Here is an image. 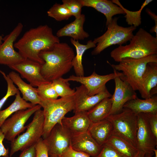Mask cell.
Returning a JSON list of instances; mask_svg holds the SVG:
<instances>
[{"mask_svg": "<svg viewBox=\"0 0 157 157\" xmlns=\"http://www.w3.org/2000/svg\"><path fill=\"white\" fill-rule=\"evenodd\" d=\"M59 42V38L53 34L52 29L45 24L27 31L14 43V47L24 58L42 65L44 61L39 56L40 52L51 49Z\"/></svg>", "mask_w": 157, "mask_h": 157, "instance_id": "cell-1", "label": "cell"}, {"mask_svg": "<svg viewBox=\"0 0 157 157\" xmlns=\"http://www.w3.org/2000/svg\"><path fill=\"white\" fill-rule=\"evenodd\" d=\"M75 56L72 48L64 42L57 43L51 49L41 51L39 56L44 61L41 65V75L49 82L62 77L72 67Z\"/></svg>", "mask_w": 157, "mask_h": 157, "instance_id": "cell-2", "label": "cell"}, {"mask_svg": "<svg viewBox=\"0 0 157 157\" xmlns=\"http://www.w3.org/2000/svg\"><path fill=\"white\" fill-rule=\"evenodd\" d=\"M129 44L119 45L110 53L111 57L119 62L125 58H140L157 54V38L140 28L129 41Z\"/></svg>", "mask_w": 157, "mask_h": 157, "instance_id": "cell-3", "label": "cell"}, {"mask_svg": "<svg viewBox=\"0 0 157 157\" xmlns=\"http://www.w3.org/2000/svg\"><path fill=\"white\" fill-rule=\"evenodd\" d=\"M40 106L43 108L44 117L42 136L44 139L55 125L57 124H62V121L67 113L74 110V95L55 99H41Z\"/></svg>", "mask_w": 157, "mask_h": 157, "instance_id": "cell-4", "label": "cell"}, {"mask_svg": "<svg viewBox=\"0 0 157 157\" xmlns=\"http://www.w3.org/2000/svg\"><path fill=\"white\" fill-rule=\"evenodd\" d=\"M151 62H157V54L138 59L125 58L118 64H110L113 69L122 72L119 77L136 91L139 90L147 64Z\"/></svg>", "mask_w": 157, "mask_h": 157, "instance_id": "cell-5", "label": "cell"}, {"mask_svg": "<svg viewBox=\"0 0 157 157\" xmlns=\"http://www.w3.org/2000/svg\"><path fill=\"white\" fill-rule=\"evenodd\" d=\"M118 19L116 17L113 18L111 23L107 26V29L105 32L94 39L93 41L96 47L91 52L92 55H98L113 45H122L131 39L136 27L133 26L128 27L120 26L117 24Z\"/></svg>", "mask_w": 157, "mask_h": 157, "instance_id": "cell-6", "label": "cell"}, {"mask_svg": "<svg viewBox=\"0 0 157 157\" xmlns=\"http://www.w3.org/2000/svg\"><path fill=\"white\" fill-rule=\"evenodd\" d=\"M107 119L113 125V134L119 136L137 148V114L124 108L120 113L109 115Z\"/></svg>", "mask_w": 157, "mask_h": 157, "instance_id": "cell-7", "label": "cell"}, {"mask_svg": "<svg viewBox=\"0 0 157 157\" xmlns=\"http://www.w3.org/2000/svg\"><path fill=\"white\" fill-rule=\"evenodd\" d=\"M44 117L41 108L34 113L31 122L27 125L26 131L11 142L9 157L19 151H23L35 145L42 138L43 133Z\"/></svg>", "mask_w": 157, "mask_h": 157, "instance_id": "cell-8", "label": "cell"}, {"mask_svg": "<svg viewBox=\"0 0 157 157\" xmlns=\"http://www.w3.org/2000/svg\"><path fill=\"white\" fill-rule=\"evenodd\" d=\"M40 105L25 110H18L3 122L0 127L5 139L12 142L27 128L25 124L30 117L38 109L41 108Z\"/></svg>", "mask_w": 157, "mask_h": 157, "instance_id": "cell-9", "label": "cell"}, {"mask_svg": "<svg viewBox=\"0 0 157 157\" xmlns=\"http://www.w3.org/2000/svg\"><path fill=\"white\" fill-rule=\"evenodd\" d=\"M23 24L19 22L13 30L5 36L0 44V64L8 66L18 63L25 60L14 48V42L21 33Z\"/></svg>", "mask_w": 157, "mask_h": 157, "instance_id": "cell-10", "label": "cell"}, {"mask_svg": "<svg viewBox=\"0 0 157 157\" xmlns=\"http://www.w3.org/2000/svg\"><path fill=\"white\" fill-rule=\"evenodd\" d=\"M72 137L71 133L62 123L56 124L43 139L48 147L49 155H61L71 146Z\"/></svg>", "mask_w": 157, "mask_h": 157, "instance_id": "cell-11", "label": "cell"}, {"mask_svg": "<svg viewBox=\"0 0 157 157\" xmlns=\"http://www.w3.org/2000/svg\"><path fill=\"white\" fill-rule=\"evenodd\" d=\"M113 70V73L106 75H100L94 71L89 76H78L72 75L66 79L68 81H76L81 83L86 89L88 94L92 96L106 89V84L107 82L121 76V72L114 69Z\"/></svg>", "mask_w": 157, "mask_h": 157, "instance_id": "cell-12", "label": "cell"}, {"mask_svg": "<svg viewBox=\"0 0 157 157\" xmlns=\"http://www.w3.org/2000/svg\"><path fill=\"white\" fill-rule=\"evenodd\" d=\"M137 116V149L145 154L154 155V150L157 144V138L151 129L146 114L139 113Z\"/></svg>", "mask_w": 157, "mask_h": 157, "instance_id": "cell-13", "label": "cell"}, {"mask_svg": "<svg viewBox=\"0 0 157 157\" xmlns=\"http://www.w3.org/2000/svg\"><path fill=\"white\" fill-rule=\"evenodd\" d=\"M114 80L115 89L114 93L111 97L112 106L109 115L120 113L126 102L137 97L135 91L129 84L121 79L119 76L116 77Z\"/></svg>", "mask_w": 157, "mask_h": 157, "instance_id": "cell-14", "label": "cell"}, {"mask_svg": "<svg viewBox=\"0 0 157 157\" xmlns=\"http://www.w3.org/2000/svg\"><path fill=\"white\" fill-rule=\"evenodd\" d=\"M41 65L35 61L26 59L15 64L8 66L11 69L20 74L34 87H38L51 82L46 80L40 72Z\"/></svg>", "mask_w": 157, "mask_h": 157, "instance_id": "cell-15", "label": "cell"}, {"mask_svg": "<svg viewBox=\"0 0 157 157\" xmlns=\"http://www.w3.org/2000/svg\"><path fill=\"white\" fill-rule=\"evenodd\" d=\"M112 96L107 88L97 94L88 95L85 88L81 85L76 88L75 106L73 112L76 113L81 111H88L103 99L111 97Z\"/></svg>", "mask_w": 157, "mask_h": 157, "instance_id": "cell-16", "label": "cell"}, {"mask_svg": "<svg viewBox=\"0 0 157 157\" xmlns=\"http://www.w3.org/2000/svg\"><path fill=\"white\" fill-rule=\"evenodd\" d=\"M71 146L74 149L83 152L93 157H96L98 155L102 147L94 139L88 131L72 135Z\"/></svg>", "mask_w": 157, "mask_h": 157, "instance_id": "cell-17", "label": "cell"}, {"mask_svg": "<svg viewBox=\"0 0 157 157\" xmlns=\"http://www.w3.org/2000/svg\"><path fill=\"white\" fill-rule=\"evenodd\" d=\"M83 6L91 7L103 14L106 18L107 26L112 21L113 17L117 14H125L119 6L108 0H80Z\"/></svg>", "mask_w": 157, "mask_h": 157, "instance_id": "cell-18", "label": "cell"}, {"mask_svg": "<svg viewBox=\"0 0 157 157\" xmlns=\"http://www.w3.org/2000/svg\"><path fill=\"white\" fill-rule=\"evenodd\" d=\"M61 122L72 135L87 131L92 123L88 116L87 111L76 113L71 117H65Z\"/></svg>", "mask_w": 157, "mask_h": 157, "instance_id": "cell-19", "label": "cell"}, {"mask_svg": "<svg viewBox=\"0 0 157 157\" xmlns=\"http://www.w3.org/2000/svg\"><path fill=\"white\" fill-rule=\"evenodd\" d=\"M85 20V16L82 14L80 17L75 18L73 22L67 24L57 31L56 36L58 38L68 36L78 41L88 38L89 35L84 31L83 25Z\"/></svg>", "mask_w": 157, "mask_h": 157, "instance_id": "cell-20", "label": "cell"}, {"mask_svg": "<svg viewBox=\"0 0 157 157\" xmlns=\"http://www.w3.org/2000/svg\"><path fill=\"white\" fill-rule=\"evenodd\" d=\"M157 62L148 63L142 76L138 90L144 99L151 98L150 92L157 87Z\"/></svg>", "mask_w": 157, "mask_h": 157, "instance_id": "cell-21", "label": "cell"}, {"mask_svg": "<svg viewBox=\"0 0 157 157\" xmlns=\"http://www.w3.org/2000/svg\"><path fill=\"white\" fill-rule=\"evenodd\" d=\"M8 75L14 84L17 86L24 100L29 101L34 105L38 104L40 105L41 99L38 94L37 88H34L30 84L25 82L19 74L14 71L9 72Z\"/></svg>", "mask_w": 157, "mask_h": 157, "instance_id": "cell-22", "label": "cell"}, {"mask_svg": "<svg viewBox=\"0 0 157 157\" xmlns=\"http://www.w3.org/2000/svg\"><path fill=\"white\" fill-rule=\"evenodd\" d=\"M113 130L112 123L106 119L92 123L88 131L94 139L102 146L113 134Z\"/></svg>", "mask_w": 157, "mask_h": 157, "instance_id": "cell-23", "label": "cell"}, {"mask_svg": "<svg viewBox=\"0 0 157 157\" xmlns=\"http://www.w3.org/2000/svg\"><path fill=\"white\" fill-rule=\"evenodd\" d=\"M124 108L129 109L138 115L140 113H157V97L141 99L137 97L126 102Z\"/></svg>", "mask_w": 157, "mask_h": 157, "instance_id": "cell-24", "label": "cell"}, {"mask_svg": "<svg viewBox=\"0 0 157 157\" xmlns=\"http://www.w3.org/2000/svg\"><path fill=\"white\" fill-rule=\"evenodd\" d=\"M71 43L75 47L76 55L72 61V66L76 76H84V70L82 63V57L85 51L87 50L94 48L96 44L91 40H89L85 44H81L78 41L70 39Z\"/></svg>", "mask_w": 157, "mask_h": 157, "instance_id": "cell-25", "label": "cell"}, {"mask_svg": "<svg viewBox=\"0 0 157 157\" xmlns=\"http://www.w3.org/2000/svg\"><path fill=\"white\" fill-rule=\"evenodd\" d=\"M105 144L114 149L124 157H134L139 151L125 140L114 134L110 136Z\"/></svg>", "mask_w": 157, "mask_h": 157, "instance_id": "cell-26", "label": "cell"}, {"mask_svg": "<svg viewBox=\"0 0 157 157\" xmlns=\"http://www.w3.org/2000/svg\"><path fill=\"white\" fill-rule=\"evenodd\" d=\"M111 106V98H104L87 111L88 116L92 123L106 119L109 115Z\"/></svg>", "mask_w": 157, "mask_h": 157, "instance_id": "cell-27", "label": "cell"}, {"mask_svg": "<svg viewBox=\"0 0 157 157\" xmlns=\"http://www.w3.org/2000/svg\"><path fill=\"white\" fill-rule=\"evenodd\" d=\"M13 102L5 109L0 110V127L5 121L12 114L21 110H25L35 105L24 100L21 96L19 91L16 94Z\"/></svg>", "mask_w": 157, "mask_h": 157, "instance_id": "cell-28", "label": "cell"}, {"mask_svg": "<svg viewBox=\"0 0 157 157\" xmlns=\"http://www.w3.org/2000/svg\"><path fill=\"white\" fill-rule=\"evenodd\" d=\"M152 0H146L143 3L140 9L136 11H131L124 8L118 0H112V2L121 7L125 13L124 17L127 24L135 27L139 26L141 23V13L143 8Z\"/></svg>", "mask_w": 157, "mask_h": 157, "instance_id": "cell-29", "label": "cell"}, {"mask_svg": "<svg viewBox=\"0 0 157 157\" xmlns=\"http://www.w3.org/2000/svg\"><path fill=\"white\" fill-rule=\"evenodd\" d=\"M53 87L58 96L64 97L74 95L75 89H72L66 78L62 77L54 80L51 81Z\"/></svg>", "mask_w": 157, "mask_h": 157, "instance_id": "cell-30", "label": "cell"}, {"mask_svg": "<svg viewBox=\"0 0 157 157\" xmlns=\"http://www.w3.org/2000/svg\"><path fill=\"white\" fill-rule=\"evenodd\" d=\"M48 16L58 21L67 20L71 16L69 10L62 4L56 3L47 11Z\"/></svg>", "mask_w": 157, "mask_h": 157, "instance_id": "cell-31", "label": "cell"}, {"mask_svg": "<svg viewBox=\"0 0 157 157\" xmlns=\"http://www.w3.org/2000/svg\"><path fill=\"white\" fill-rule=\"evenodd\" d=\"M38 94L41 99H58L59 97L56 92L51 82L41 85L37 88Z\"/></svg>", "mask_w": 157, "mask_h": 157, "instance_id": "cell-32", "label": "cell"}, {"mask_svg": "<svg viewBox=\"0 0 157 157\" xmlns=\"http://www.w3.org/2000/svg\"><path fill=\"white\" fill-rule=\"evenodd\" d=\"M62 4L69 10L75 18L80 17L83 6L80 0H63Z\"/></svg>", "mask_w": 157, "mask_h": 157, "instance_id": "cell-33", "label": "cell"}, {"mask_svg": "<svg viewBox=\"0 0 157 157\" xmlns=\"http://www.w3.org/2000/svg\"><path fill=\"white\" fill-rule=\"evenodd\" d=\"M0 72L2 74L7 84V89L5 96L0 100V110L6 102L7 99L10 97L15 95L19 91L14 85V83L10 78L8 75H6L5 73L0 70Z\"/></svg>", "mask_w": 157, "mask_h": 157, "instance_id": "cell-34", "label": "cell"}, {"mask_svg": "<svg viewBox=\"0 0 157 157\" xmlns=\"http://www.w3.org/2000/svg\"><path fill=\"white\" fill-rule=\"evenodd\" d=\"M35 157H49L48 147L42 138L35 144Z\"/></svg>", "mask_w": 157, "mask_h": 157, "instance_id": "cell-35", "label": "cell"}, {"mask_svg": "<svg viewBox=\"0 0 157 157\" xmlns=\"http://www.w3.org/2000/svg\"><path fill=\"white\" fill-rule=\"evenodd\" d=\"M96 157H124L116 150L108 145L102 146L101 149Z\"/></svg>", "mask_w": 157, "mask_h": 157, "instance_id": "cell-36", "label": "cell"}, {"mask_svg": "<svg viewBox=\"0 0 157 157\" xmlns=\"http://www.w3.org/2000/svg\"><path fill=\"white\" fill-rule=\"evenodd\" d=\"M62 157H90L88 154L74 149L70 146L61 155Z\"/></svg>", "mask_w": 157, "mask_h": 157, "instance_id": "cell-37", "label": "cell"}, {"mask_svg": "<svg viewBox=\"0 0 157 157\" xmlns=\"http://www.w3.org/2000/svg\"><path fill=\"white\" fill-rule=\"evenodd\" d=\"M151 129L157 138V113H145Z\"/></svg>", "mask_w": 157, "mask_h": 157, "instance_id": "cell-38", "label": "cell"}, {"mask_svg": "<svg viewBox=\"0 0 157 157\" xmlns=\"http://www.w3.org/2000/svg\"><path fill=\"white\" fill-rule=\"evenodd\" d=\"M4 139V136L0 129V157H9V149L6 148L3 143Z\"/></svg>", "mask_w": 157, "mask_h": 157, "instance_id": "cell-39", "label": "cell"}, {"mask_svg": "<svg viewBox=\"0 0 157 157\" xmlns=\"http://www.w3.org/2000/svg\"><path fill=\"white\" fill-rule=\"evenodd\" d=\"M35 145L22 151L19 157H35Z\"/></svg>", "mask_w": 157, "mask_h": 157, "instance_id": "cell-40", "label": "cell"}, {"mask_svg": "<svg viewBox=\"0 0 157 157\" xmlns=\"http://www.w3.org/2000/svg\"><path fill=\"white\" fill-rule=\"evenodd\" d=\"M145 11L155 22V25L151 29L150 32L151 33L155 32L156 35V37L157 38V15L149 8H147L145 10Z\"/></svg>", "mask_w": 157, "mask_h": 157, "instance_id": "cell-41", "label": "cell"}, {"mask_svg": "<svg viewBox=\"0 0 157 157\" xmlns=\"http://www.w3.org/2000/svg\"><path fill=\"white\" fill-rule=\"evenodd\" d=\"M145 154L144 152L139 150L134 157H144Z\"/></svg>", "mask_w": 157, "mask_h": 157, "instance_id": "cell-42", "label": "cell"}, {"mask_svg": "<svg viewBox=\"0 0 157 157\" xmlns=\"http://www.w3.org/2000/svg\"><path fill=\"white\" fill-rule=\"evenodd\" d=\"M49 157H62L60 155L53 154L49 155Z\"/></svg>", "mask_w": 157, "mask_h": 157, "instance_id": "cell-43", "label": "cell"}, {"mask_svg": "<svg viewBox=\"0 0 157 157\" xmlns=\"http://www.w3.org/2000/svg\"><path fill=\"white\" fill-rule=\"evenodd\" d=\"M153 155L149 153H146L145 154L144 157H152Z\"/></svg>", "mask_w": 157, "mask_h": 157, "instance_id": "cell-44", "label": "cell"}, {"mask_svg": "<svg viewBox=\"0 0 157 157\" xmlns=\"http://www.w3.org/2000/svg\"><path fill=\"white\" fill-rule=\"evenodd\" d=\"M154 154H155V156L154 157H157V150L155 149L154 150Z\"/></svg>", "mask_w": 157, "mask_h": 157, "instance_id": "cell-45", "label": "cell"}, {"mask_svg": "<svg viewBox=\"0 0 157 157\" xmlns=\"http://www.w3.org/2000/svg\"><path fill=\"white\" fill-rule=\"evenodd\" d=\"M3 38L0 35V44L2 42Z\"/></svg>", "mask_w": 157, "mask_h": 157, "instance_id": "cell-46", "label": "cell"}]
</instances>
